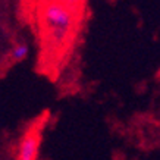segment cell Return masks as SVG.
Masks as SVG:
<instances>
[{
  "instance_id": "3",
  "label": "cell",
  "mask_w": 160,
  "mask_h": 160,
  "mask_svg": "<svg viewBox=\"0 0 160 160\" xmlns=\"http://www.w3.org/2000/svg\"><path fill=\"white\" fill-rule=\"evenodd\" d=\"M28 53H29L28 43H27L24 38H19L18 41H15V43L12 44V47L9 49L8 59H9V62L12 63V65H15V63H21L28 58Z\"/></svg>"
},
{
  "instance_id": "1",
  "label": "cell",
  "mask_w": 160,
  "mask_h": 160,
  "mask_svg": "<svg viewBox=\"0 0 160 160\" xmlns=\"http://www.w3.org/2000/svg\"><path fill=\"white\" fill-rule=\"evenodd\" d=\"M41 22L50 43L54 46H63L75 27L72 6L62 2L46 3L41 8Z\"/></svg>"
},
{
  "instance_id": "2",
  "label": "cell",
  "mask_w": 160,
  "mask_h": 160,
  "mask_svg": "<svg viewBox=\"0 0 160 160\" xmlns=\"http://www.w3.org/2000/svg\"><path fill=\"white\" fill-rule=\"evenodd\" d=\"M43 126L44 122H35L27 128L22 137L18 141V151H16V160H37L38 159V150L43 138Z\"/></svg>"
}]
</instances>
